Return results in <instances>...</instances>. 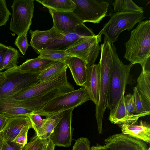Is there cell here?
I'll return each mask as SVG.
<instances>
[{
  "label": "cell",
  "instance_id": "44dd1931",
  "mask_svg": "<svg viewBox=\"0 0 150 150\" xmlns=\"http://www.w3.org/2000/svg\"><path fill=\"white\" fill-rule=\"evenodd\" d=\"M56 61L37 57L28 59L18 66L22 72L32 74H40L53 64Z\"/></svg>",
  "mask_w": 150,
  "mask_h": 150
},
{
  "label": "cell",
  "instance_id": "52a82bcc",
  "mask_svg": "<svg viewBox=\"0 0 150 150\" xmlns=\"http://www.w3.org/2000/svg\"><path fill=\"white\" fill-rule=\"evenodd\" d=\"M34 5L33 0H14L11 8L10 30L18 36L28 33L32 23Z\"/></svg>",
  "mask_w": 150,
  "mask_h": 150
},
{
  "label": "cell",
  "instance_id": "4dcf8cb0",
  "mask_svg": "<svg viewBox=\"0 0 150 150\" xmlns=\"http://www.w3.org/2000/svg\"><path fill=\"white\" fill-rule=\"evenodd\" d=\"M30 128H32L31 124L24 126L12 142L17 143L21 147H23L28 143V132Z\"/></svg>",
  "mask_w": 150,
  "mask_h": 150
},
{
  "label": "cell",
  "instance_id": "4fadbf2b",
  "mask_svg": "<svg viewBox=\"0 0 150 150\" xmlns=\"http://www.w3.org/2000/svg\"><path fill=\"white\" fill-rule=\"evenodd\" d=\"M109 150H147L145 142L122 133L110 135L104 140Z\"/></svg>",
  "mask_w": 150,
  "mask_h": 150
},
{
  "label": "cell",
  "instance_id": "836d02e7",
  "mask_svg": "<svg viewBox=\"0 0 150 150\" xmlns=\"http://www.w3.org/2000/svg\"><path fill=\"white\" fill-rule=\"evenodd\" d=\"M71 150H91L90 141L86 137L79 138L76 140Z\"/></svg>",
  "mask_w": 150,
  "mask_h": 150
},
{
  "label": "cell",
  "instance_id": "603a6c76",
  "mask_svg": "<svg viewBox=\"0 0 150 150\" xmlns=\"http://www.w3.org/2000/svg\"><path fill=\"white\" fill-rule=\"evenodd\" d=\"M64 111L46 117L44 123L36 135L42 139L50 137L53 130L62 118Z\"/></svg>",
  "mask_w": 150,
  "mask_h": 150
},
{
  "label": "cell",
  "instance_id": "9a60e30c",
  "mask_svg": "<svg viewBox=\"0 0 150 150\" xmlns=\"http://www.w3.org/2000/svg\"><path fill=\"white\" fill-rule=\"evenodd\" d=\"M30 45L36 52L42 47L57 40H62L64 35L54 26L45 31L30 30Z\"/></svg>",
  "mask_w": 150,
  "mask_h": 150
},
{
  "label": "cell",
  "instance_id": "83f0119b",
  "mask_svg": "<svg viewBox=\"0 0 150 150\" xmlns=\"http://www.w3.org/2000/svg\"><path fill=\"white\" fill-rule=\"evenodd\" d=\"M134 98L135 114H150V111L146 108L136 87L133 88Z\"/></svg>",
  "mask_w": 150,
  "mask_h": 150
},
{
  "label": "cell",
  "instance_id": "8d00e7d4",
  "mask_svg": "<svg viewBox=\"0 0 150 150\" xmlns=\"http://www.w3.org/2000/svg\"><path fill=\"white\" fill-rule=\"evenodd\" d=\"M124 6L122 12H144L143 8L136 5L131 0H123Z\"/></svg>",
  "mask_w": 150,
  "mask_h": 150
},
{
  "label": "cell",
  "instance_id": "f6af8a7d",
  "mask_svg": "<svg viewBox=\"0 0 150 150\" xmlns=\"http://www.w3.org/2000/svg\"><path fill=\"white\" fill-rule=\"evenodd\" d=\"M4 140L0 132V150H1Z\"/></svg>",
  "mask_w": 150,
  "mask_h": 150
},
{
  "label": "cell",
  "instance_id": "7c38bea8",
  "mask_svg": "<svg viewBox=\"0 0 150 150\" xmlns=\"http://www.w3.org/2000/svg\"><path fill=\"white\" fill-rule=\"evenodd\" d=\"M63 34L62 40L46 45L39 50L50 49L64 51L80 39L96 35L91 29L87 27L83 23L78 25L72 31Z\"/></svg>",
  "mask_w": 150,
  "mask_h": 150
},
{
  "label": "cell",
  "instance_id": "f35d334b",
  "mask_svg": "<svg viewBox=\"0 0 150 150\" xmlns=\"http://www.w3.org/2000/svg\"><path fill=\"white\" fill-rule=\"evenodd\" d=\"M22 148L14 142L4 140L1 150H21Z\"/></svg>",
  "mask_w": 150,
  "mask_h": 150
},
{
  "label": "cell",
  "instance_id": "8fae6325",
  "mask_svg": "<svg viewBox=\"0 0 150 150\" xmlns=\"http://www.w3.org/2000/svg\"><path fill=\"white\" fill-rule=\"evenodd\" d=\"M74 109L64 111L62 118L50 136L55 146L68 147L71 145L72 140L71 124Z\"/></svg>",
  "mask_w": 150,
  "mask_h": 150
},
{
  "label": "cell",
  "instance_id": "2e32d148",
  "mask_svg": "<svg viewBox=\"0 0 150 150\" xmlns=\"http://www.w3.org/2000/svg\"><path fill=\"white\" fill-rule=\"evenodd\" d=\"M100 70L98 64L87 67L86 83L82 86L88 91L91 100L97 106L98 103L100 91Z\"/></svg>",
  "mask_w": 150,
  "mask_h": 150
},
{
  "label": "cell",
  "instance_id": "5b68a950",
  "mask_svg": "<svg viewBox=\"0 0 150 150\" xmlns=\"http://www.w3.org/2000/svg\"><path fill=\"white\" fill-rule=\"evenodd\" d=\"M145 18L142 12H116L111 16L98 34L104 35V38L113 45L122 32L126 30H130L136 23Z\"/></svg>",
  "mask_w": 150,
  "mask_h": 150
},
{
  "label": "cell",
  "instance_id": "bcb514c9",
  "mask_svg": "<svg viewBox=\"0 0 150 150\" xmlns=\"http://www.w3.org/2000/svg\"><path fill=\"white\" fill-rule=\"evenodd\" d=\"M147 150H150V147H148V149Z\"/></svg>",
  "mask_w": 150,
  "mask_h": 150
},
{
  "label": "cell",
  "instance_id": "7bdbcfd3",
  "mask_svg": "<svg viewBox=\"0 0 150 150\" xmlns=\"http://www.w3.org/2000/svg\"><path fill=\"white\" fill-rule=\"evenodd\" d=\"M91 150H109L105 145H101L97 144L96 146H93L91 147Z\"/></svg>",
  "mask_w": 150,
  "mask_h": 150
},
{
  "label": "cell",
  "instance_id": "d4e9b609",
  "mask_svg": "<svg viewBox=\"0 0 150 150\" xmlns=\"http://www.w3.org/2000/svg\"><path fill=\"white\" fill-rule=\"evenodd\" d=\"M67 67L64 62L56 61L52 65L41 72L38 79L40 82L49 80L59 74Z\"/></svg>",
  "mask_w": 150,
  "mask_h": 150
},
{
  "label": "cell",
  "instance_id": "5bb4252c",
  "mask_svg": "<svg viewBox=\"0 0 150 150\" xmlns=\"http://www.w3.org/2000/svg\"><path fill=\"white\" fill-rule=\"evenodd\" d=\"M48 10L52 17L53 26L63 34L72 31L78 25L83 23L72 12L56 11L50 9Z\"/></svg>",
  "mask_w": 150,
  "mask_h": 150
},
{
  "label": "cell",
  "instance_id": "1f68e13d",
  "mask_svg": "<svg viewBox=\"0 0 150 150\" xmlns=\"http://www.w3.org/2000/svg\"><path fill=\"white\" fill-rule=\"evenodd\" d=\"M27 33H25L21 35L18 36L14 42L15 45L23 55H25L28 47L30 45L28 42Z\"/></svg>",
  "mask_w": 150,
  "mask_h": 150
},
{
  "label": "cell",
  "instance_id": "6da1fadb",
  "mask_svg": "<svg viewBox=\"0 0 150 150\" xmlns=\"http://www.w3.org/2000/svg\"><path fill=\"white\" fill-rule=\"evenodd\" d=\"M125 45L124 57L130 63L139 64L142 69L150 67V20L138 23Z\"/></svg>",
  "mask_w": 150,
  "mask_h": 150
},
{
  "label": "cell",
  "instance_id": "ee69618b",
  "mask_svg": "<svg viewBox=\"0 0 150 150\" xmlns=\"http://www.w3.org/2000/svg\"><path fill=\"white\" fill-rule=\"evenodd\" d=\"M5 76L3 72H0V89L5 80Z\"/></svg>",
  "mask_w": 150,
  "mask_h": 150
},
{
  "label": "cell",
  "instance_id": "d590c367",
  "mask_svg": "<svg viewBox=\"0 0 150 150\" xmlns=\"http://www.w3.org/2000/svg\"><path fill=\"white\" fill-rule=\"evenodd\" d=\"M125 105L127 112L129 114H135L134 98L133 94L129 93L124 97Z\"/></svg>",
  "mask_w": 150,
  "mask_h": 150
},
{
  "label": "cell",
  "instance_id": "8992f818",
  "mask_svg": "<svg viewBox=\"0 0 150 150\" xmlns=\"http://www.w3.org/2000/svg\"><path fill=\"white\" fill-rule=\"evenodd\" d=\"M90 100L86 89L83 87L65 93L50 101L40 110L33 112L46 117L74 108Z\"/></svg>",
  "mask_w": 150,
  "mask_h": 150
},
{
  "label": "cell",
  "instance_id": "b9f144b4",
  "mask_svg": "<svg viewBox=\"0 0 150 150\" xmlns=\"http://www.w3.org/2000/svg\"><path fill=\"white\" fill-rule=\"evenodd\" d=\"M9 118L0 114V132L6 125Z\"/></svg>",
  "mask_w": 150,
  "mask_h": 150
},
{
  "label": "cell",
  "instance_id": "9c48e42d",
  "mask_svg": "<svg viewBox=\"0 0 150 150\" xmlns=\"http://www.w3.org/2000/svg\"><path fill=\"white\" fill-rule=\"evenodd\" d=\"M76 5L72 11L83 23H98L107 14L109 4L103 0H72Z\"/></svg>",
  "mask_w": 150,
  "mask_h": 150
},
{
  "label": "cell",
  "instance_id": "277c9868",
  "mask_svg": "<svg viewBox=\"0 0 150 150\" xmlns=\"http://www.w3.org/2000/svg\"><path fill=\"white\" fill-rule=\"evenodd\" d=\"M3 72L6 79L0 89V101L8 99L40 82L38 79L39 74L22 72L17 65Z\"/></svg>",
  "mask_w": 150,
  "mask_h": 150
},
{
  "label": "cell",
  "instance_id": "484cf974",
  "mask_svg": "<svg viewBox=\"0 0 150 150\" xmlns=\"http://www.w3.org/2000/svg\"><path fill=\"white\" fill-rule=\"evenodd\" d=\"M36 52L40 54L38 57L62 62L71 57L64 51L50 49L39 50Z\"/></svg>",
  "mask_w": 150,
  "mask_h": 150
},
{
  "label": "cell",
  "instance_id": "d6a6232c",
  "mask_svg": "<svg viewBox=\"0 0 150 150\" xmlns=\"http://www.w3.org/2000/svg\"><path fill=\"white\" fill-rule=\"evenodd\" d=\"M6 2L5 0H0V26L6 25L11 15Z\"/></svg>",
  "mask_w": 150,
  "mask_h": 150
},
{
  "label": "cell",
  "instance_id": "f546056e",
  "mask_svg": "<svg viewBox=\"0 0 150 150\" xmlns=\"http://www.w3.org/2000/svg\"><path fill=\"white\" fill-rule=\"evenodd\" d=\"M33 129L36 134L38 132L43 126L45 119H42L41 116L39 114L32 112L28 114V115Z\"/></svg>",
  "mask_w": 150,
  "mask_h": 150
},
{
  "label": "cell",
  "instance_id": "e575fe53",
  "mask_svg": "<svg viewBox=\"0 0 150 150\" xmlns=\"http://www.w3.org/2000/svg\"><path fill=\"white\" fill-rule=\"evenodd\" d=\"M42 141V139L36 135L31 138L30 141L21 150H37Z\"/></svg>",
  "mask_w": 150,
  "mask_h": 150
},
{
  "label": "cell",
  "instance_id": "30bf717a",
  "mask_svg": "<svg viewBox=\"0 0 150 150\" xmlns=\"http://www.w3.org/2000/svg\"><path fill=\"white\" fill-rule=\"evenodd\" d=\"M67 69L52 79L40 82L16 94L7 100L21 101L33 99L41 96L52 90L68 84L69 83L67 80Z\"/></svg>",
  "mask_w": 150,
  "mask_h": 150
},
{
  "label": "cell",
  "instance_id": "4316f807",
  "mask_svg": "<svg viewBox=\"0 0 150 150\" xmlns=\"http://www.w3.org/2000/svg\"><path fill=\"white\" fill-rule=\"evenodd\" d=\"M22 57L16 49L7 46V50L0 66V72L4 69H8L17 66L18 58Z\"/></svg>",
  "mask_w": 150,
  "mask_h": 150
},
{
  "label": "cell",
  "instance_id": "7402d4cb",
  "mask_svg": "<svg viewBox=\"0 0 150 150\" xmlns=\"http://www.w3.org/2000/svg\"><path fill=\"white\" fill-rule=\"evenodd\" d=\"M136 86L148 110L150 111V70L142 69Z\"/></svg>",
  "mask_w": 150,
  "mask_h": 150
},
{
  "label": "cell",
  "instance_id": "ffe728a7",
  "mask_svg": "<svg viewBox=\"0 0 150 150\" xmlns=\"http://www.w3.org/2000/svg\"><path fill=\"white\" fill-rule=\"evenodd\" d=\"M124 96V95L122 96L114 113L109 115V120L112 123L120 125L123 123H134L137 122L139 118L147 115L145 114H129L125 105Z\"/></svg>",
  "mask_w": 150,
  "mask_h": 150
},
{
  "label": "cell",
  "instance_id": "74e56055",
  "mask_svg": "<svg viewBox=\"0 0 150 150\" xmlns=\"http://www.w3.org/2000/svg\"><path fill=\"white\" fill-rule=\"evenodd\" d=\"M55 146L50 137L42 139V142L37 150H54Z\"/></svg>",
  "mask_w": 150,
  "mask_h": 150
},
{
  "label": "cell",
  "instance_id": "3957f363",
  "mask_svg": "<svg viewBox=\"0 0 150 150\" xmlns=\"http://www.w3.org/2000/svg\"><path fill=\"white\" fill-rule=\"evenodd\" d=\"M113 67L112 70L108 98L107 108L110 114L116 110L123 95L125 94L127 85L133 83L130 70L134 65L130 63L125 65L119 58L116 48L112 45Z\"/></svg>",
  "mask_w": 150,
  "mask_h": 150
},
{
  "label": "cell",
  "instance_id": "f1b7e54d",
  "mask_svg": "<svg viewBox=\"0 0 150 150\" xmlns=\"http://www.w3.org/2000/svg\"><path fill=\"white\" fill-rule=\"evenodd\" d=\"M33 111L21 107H14L8 108L3 110L1 114L8 118L22 116H27Z\"/></svg>",
  "mask_w": 150,
  "mask_h": 150
},
{
  "label": "cell",
  "instance_id": "60d3db41",
  "mask_svg": "<svg viewBox=\"0 0 150 150\" xmlns=\"http://www.w3.org/2000/svg\"><path fill=\"white\" fill-rule=\"evenodd\" d=\"M7 46L0 43V66L7 50Z\"/></svg>",
  "mask_w": 150,
  "mask_h": 150
},
{
  "label": "cell",
  "instance_id": "ab89813d",
  "mask_svg": "<svg viewBox=\"0 0 150 150\" xmlns=\"http://www.w3.org/2000/svg\"><path fill=\"white\" fill-rule=\"evenodd\" d=\"M114 10L117 12H122L124 6L123 0H116L113 3Z\"/></svg>",
  "mask_w": 150,
  "mask_h": 150
},
{
  "label": "cell",
  "instance_id": "e0dca14e",
  "mask_svg": "<svg viewBox=\"0 0 150 150\" xmlns=\"http://www.w3.org/2000/svg\"><path fill=\"white\" fill-rule=\"evenodd\" d=\"M122 133L142 141L146 144L150 142V125L146 121L140 120L132 123L119 125Z\"/></svg>",
  "mask_w": 150,
  "mask_h": 150
},
{
  "label": "cell",
  "instance_id": "ba28073f",
  "mask_svg": "<svg viewBox=\"0 0 150 150\" xmlns=\"http://www.w3.org/2000/svg\"><path fill=\"white\" fill-rule=\"evenodd\" d=\"M102 35L80 39L65 50L64 52L71 56L77 57L86 64L87 67L94 64L100 51L99 43Z\"/></svg>",
  "mask_w": 150,
  "mask_h": 150
},
{
  "label": "cell",
  "instance_id": "7a4b0ae2",
  "mask_svg": "<svg viewBox=\"0 0 150 150\" xmlns=\"http://www.w3.org/2000/svg\"><path fill=\"white\" fill-rule=\"evenodd\" d=\"M101 55L98 64L100 70L99 98L96 106L95 116L99 134L102 132V123L105 111L108 106V98L111 76L113 67L112 45L104 38L100 46Z\"/></svg>",
  "mask_w": 150,
  "mask_h": 150
},
{
  "label": "cell",
  "instance_id": "d6986e66",
  "mask_svg": "<svg viewBox=\"0 0 150 150\" xmlns=\"http://www.w3.org/2000/svg\"><path fill=\"white\" fill-rule=\"evenodd\" d=\"M64 63L69 68L76 84L82 86L86 81L87 66L85 62L77 57L71 56Z\"/></svg>",
  "mask_w": 150,
  "mask_h": 150
},
{
  "label": "cell",
  "instance_id": "cb8c5ba5",
  "mask_svg": "<svg viewBox=\"0 0 150 150\" xmlns=\"http://www.w3.org/2000/svg\"><path fill=\"white\" fill-rule=\"evenodd\" d=\"M48 8L59 11L72 12L76 5L72 0H36Z\"/></svg>",
  "mask_w": 150,
  "mask_h": 150
},
{
  "label": "cell",
  "instance_id": "ac0fdd59",
  "mask_svg": "<svg viewBox=\"0 0 150 150\" xmlns=\"http://www.w3.org/2000/svg\"><path fill=\"white\" fill-rule=\"evenodd\" d=\"M29 124L31 123L27 116L9 118L0 132L5 141L12 142L22 129Z\"/></svg>",
  "mask_w": 150,
  "mask_h": 150
}]
</instances>
